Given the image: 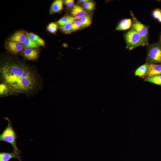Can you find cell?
I'll return each instance as SVG.
<instances>
[{
    "mask_svg": "<svg viewBox=\"0 0 161 161\" xmlns=\"http://www.w3.org/2000/svg\"><path fill=\"white\" fill-rule=\"evenodd\" d=\"M27 34L31 40L36 42L39 46H45L44 40L38 35L31 32H27Z\"/></svg>",
    "mask_w": 161,
    "mask_h": 161,
    "instance_id": "cell-15",
    "label": "cell"
},
{
    "mask_svg": "<svg viewBox=\"0 0 161 161\" xmlns=\"http://www.w3.org/2000/svg\"><path fill=\"white\" fill-rule=\"evenodd\" d=\"M130 13L132 21L131 28L140 35L146 45H148L149 26L145 25L140 22L135 16L132 10H130Z\"/></svg>",
    "mask_w": 161,
    "mask_h": 161,
    "instance_id": "cell-5",
    "label": "cell"
},
{
    "mask_svg": "<svg viewBox=\"0 0 161 161\" xmlns=\"http://www.w3.org/2000/svg\"><path fill=\"white\" fill-rule=\"evenodd\" d=\"M8 50L12 53L17 54L21 51L23 49L22 44L18 42L10 41L7 43Z\"/></svg>",
    "mask_w": 161,
    "mask_h": 161,
    "instance_id": "cell-10",
    "label": "cell"
},
{
    "mask_svg": "<svg viewBox=\"0 0 161 161\" xmlns=\"http://www.w3.org/2000/svg\"><path fill=\"white\" fill-rule=\"evenodd\" d=\"M81 28V23L78 19H76L73 22L72 25V31L74 32Z\"/></svg>",
    "mask_w": 161,
    "mask_h": 161,
    "instance_id": "cell-24",
    "label": "cell"
},
{
    "mask_svg": "<svg viewBox=\"0 0 161 161\" xmlns=\"http://www.w3.org/2000/svg\"><path fill=\"white\" fill-rule=\"evenodd\" d=\"M81 24V29L89 26L92 23V17L89 15H87L79 19Z\"/></svg>",
    "mask_w": 161,
    "mask_h": 161,
    "instance_id": "cell-16",
    "label": "cell"
},
{
    "mask_svg": "<svg viewBox=\"0 0 161 161\" xmlns=\"http://www.w3.org/2000/svg\"><path fill=\"white\" fill-rule=\"evenodd\" d=\"M83 8L86 10L92 11L95 8V4L94 2L89 0L83 3Z\"/></svg>",
    "mask_w": 161,
    "mask_h": 161,
    "instance_id": "cell-21",
    "label": "cell"
},
{
    "mask_svg": "<svg viewBox=\"0 0 161 161\" xmlns=\"http://www.w3.org/2000/svg\"><path fill=\"white\" fill-rule=\"evenodd\" d=\"M4 119L7 120L8 124L7 127L0 135V141L10 143L13 148V151L20 154L21 152L18 148L16 145L17 134L12 127V122L7 117H5Z\"/></svg>",
    "mask_w": 161,
    "mask_h": 161,
    "instance_id": "cell-2",
    "label": "cell"
},
{
    "mask_svg": "<svg viewBox=\"0 0 161 161\" xmlns=\"http://www.w3.org/2000/svg\"><path fill=\"white\" fill-rule=\"evenodd\" d=\"M64 2L66 6L68 8L73 7L75 5L74 0H65Z\"/></svg>",
    "mask_w": 161,
    "mask_h": 161,
    "instance_id": "cell-26",
    "label": "cell"
},
{
    "mask_svg": "<svg viewBox=\"0 0 161 161\" xmlns=\"http://www.w3.org/2000/svg\"><path fill=\"white\" fill-rule=\"evenodd\" d=\"M148 46L146 63L148 64H161V44L157 42Z\"/></svg>",
    "mask_w": 161,
    "mask_h": 161,
    "instance_id": "cell-4",
    "label": "cell"
},
{
    "mask_svg": "<svg viewBox=\"0 0 161 161\" xmlns=\"http://www.w3.org/2000/svg\"><path fill=\"white\" fill-rule=\"evenodd\" d=\"M58 28V25L56 23L51 22L48 25L47 29V30L52 33H54L57 31Z\"/></svg>",
    "mask_w": 161,
    "mask_h": 161,
    "instance_id": "cell-23",
    "label": "cell"
},
{
    "mask_svg": "<svg viewBox=\"0 0 161 161\" xmlns=\"http://www.w3.org/2000/svg\"><path fill=\"white\" fill-rule=\"evenodd\" d=\"M24 45L25 48L36 49L39 46L36 42L31 40L27 34V38Z\"/></svg>",
    "mask_w": 161,
    "mask_h": 161,
    "instance_id": "cell-19",
    "label": "cell"
},
{
    "mask_svg": "<svg viewBox=\"0 0 161 161\" xmlns=\"http://www.w3.org/2000/svg\"><path fill=\"white\" fill-rule=\"evenodd\" d=\"M76 19L74 18L64 26L60 27V30L65 34H68L72 32V25L73 22Z\"/></svg>",
    "mask_w": 161,
    "mask_h": 161,
    "instance_id": "cell-18",
    "label": "cell"
},
{
    "mask_svg": "<svg viewBox=\"0 0 161 161\" xmlns=\"http://www.w3.org/2000/svg\"><path fill=\"white\" fill-rule=\"evenodd\" d=\"M144 81L161 86V75L146 78H145Z\"/></svg>",
    "mask_w": 161,
    "mask_h": 161,
    "instance_id": "cell-17",
    "label": "cell"
},
{
    "mask_svg": "<svg viewBox=\"0 0 161 161\" xmlns=\"http://www.w3.org/2000/svg\"><path fill=\"white\" fill-rule=\"evenodd\" d=\"M72 17L76 19H79L84 16L88 15L86 10L78 5H75L71 11Z\"/></svg>",
    "mask_w": 161,
    "mask_h": 161,
    "instance_id": "cell-6",
    "label": "cell"
},
{
    "mask_svg": "<svg viewBox=\"0 0 161 161\" xmlns=\"http://www.w3.org/2000/svg\"><path fill=\"white\" fill-rule=\"evenodd\" d=\"M23 54L25 58L27 59L34 60L38 58V50L36 48H25Z\"/></svg>",
    "mask_w": 161,
    "mask_h": 161,
    "instance_id": "cell-11",
    "label": "cell"
},
{
    "mask_svg": "<svg viewBox=\"0 0 161 161\" xmlns=\"http://www.w3.org/2000/svg\"><path fill=\"white\" fill-rule=\"evenodd\" d=\"M27 38V32L24 30L15 32L11 37L10 41L18 42L22 44H24Z\"/></svg>",
    "mask_w": 161,
    "mask_h": 161,
    "instance_id": "cell-7",
    "label": "cell"
},
{
    "mask_svg": "<svg viewBox=\"0 0 161 161\" xmlns=\"http://www.w3.org/2000/svg\"><path fill=\"white\" fill-rule=\"evenodd\" d=\"M132 24L131 18H126L122 20L115 28L117 30H124L129 29Z\"/></svg>",
    "mask_w": 161,
    "mask_h": 161,
    "instance_id": "cell-13",
    "label": "cell"
},
{
    "mask_svg": "<svg viewBox=\"0 0 161 161\" xmlns=\"http://www.w3.org/2000/svg\"><path fill=\"white\" fill-rule=\"evenodd\" d=\"M158 42L161 44V34L160 35L159 40Z\"/></svg>",
    "mask_w": 161,
    "mask_h": 161,
    "instance_id": "cell-28",
    "label": "cell"
},
{
    "mask_svg": "<svg viewBox=\"0 0 161 161\" xmlns=\"http://www.w3.org/2000/svg\"><path fill=\"white\" fill-rule=\"evenodd\" d=\"M88 0H80L78 1V2L79 3H82L83 4L86 2L88 1Z\"/></svg>",
    "mask_w": 161,
    "mask_h": 161,
    "instance_id": "cell-27",
    "label": "cell"
},
{
    "mask_svg": "<svg viewBox=\"0 0 161 161\" xmlns=\"http://www.w3.org/2000/svg\"><path fill=\"white\" fill-rule=\"evenodd\" d=\"M22 158L19 154L14 151L11 153L4 152L0 153V161H9L13 158L17 159L19 161H22Z\"/></svg>",
    "mask_w": 161,
    "mask_h": 161,
    "instance_id": "cell-9",
    "label": "cell"
},
{
    "mask_svg": "<svg viewBox=\"0 0 161 161\" xmlns=\"http://www.w3.org/2000/svg\"><path fill=\"white\" fill-rule=\"evenodd\" d=\"M0 73L2 83L13 93L30 94L39 85L37 73L21 61L10 58L4 60L1 63Z\"/></svg>",
    "mask_w": 161,
    "mask_h": 161,
    "instance_id": "cell-1",
    "label": "cell"
},
{
    "mask_svg": "<svg viewBox=\"0 0 161 161\" xmlns=\"http://www.w3.org/2000/svg\"><path fill=\"white\" fill-rule=\"evenodd\" d=\"M10 92V91L6 84L3 83L0 84V94L1 96L6 95L8 94Z\"/></svg>",
    "mask_w": 161,
    "mask_h": 161,
    "instance_id": "cell-22",
    "label": "cell"
},
{
    "mask_svg": "<svg viewBox=\"0 0 161 161\" xmlns=\"http://www.w3.org/2000/svg\"><path fill=\"white\" fill-rule=\"evenodd\" d=\"M127 49L131 50L140 46H146L142 37L134 30L131 28L123 35Z\"/></svg>",
    "mask_w": 161,
    "mask_h": 161,
    "instance_id": "cell-3",
    "label": "cell"
},
{
    "mask_svg": "<svg viewBox=\"0 0 161 161\" xmlns=\"http://www.w3.org/2000/svg\"><path fill=\"white\" fill-rule=\"evenodd\" d=\"M74 18L69 15H66L58 20L56 23L60 27L63 26L69 22Z\"/></svg>",
    "mask_w": 161,
    "mask_h": 161,
    "instance_id": "cell-20",
    "label": "cell"
},
{
    "mask_svg": "<svg viewBox=\"0 0 161 161\" xmlns=\"http://www.w3.org/2000/svg\"><path fill=\"white\" fill-rule=\"evenodd\" d=\"M161 75V64H148V68L145 78Z\"/></svg>",
    "mask_w": 161,
    "mask_h": 161,
    "instance_id": "cell-8",
    "label": "cell"
},
{
    "mask_svg": "<svg viewBox=\"0 0 161 161\" xmlns=\"http://www.w3.org/2000/svg\"><path fill=\"white\" fill-rule=\"evenodd\" d=\"M148 64L146 63L138 67L135 71L134 75L136 76L143 77L145 76L148 71Z\"/></svg>",
    "mask_w": 161,
    "mask_h": 161,
    "instance_id": "cell-14",
    "label": "cell"
},
{
    "mask_svg": "<svg viewBox=\"0 0 161 161\" xmlns=\"http://www.w3.org/2000/svg\"><path fill=\"white\" fill-rule=\"evenodd\" d=\"M153 17L158 20L161 17V10L159 9H155L153 12Z\"/></svg>",
    "mask_w": 161,
    "mask_h": 161,
    "instance_id": "cell-25",
    "label": "cell"
},
{
    "mask_svg": "<svg viewBox=\"0 0 161 161\" xmlns=\"http://www.w3.org/2000/svg\"><path fill=\"white\" fill-rule=\"evenodd\" d=\"M64 1L63 0H56L52 3L50 9V14L59 13L63 9Z\"/></svg>",
    "mask_w": 161,
    "mask_h": 161,
    "instance_id": "cell-12",
    "label": "cell"
}]
</instances>
